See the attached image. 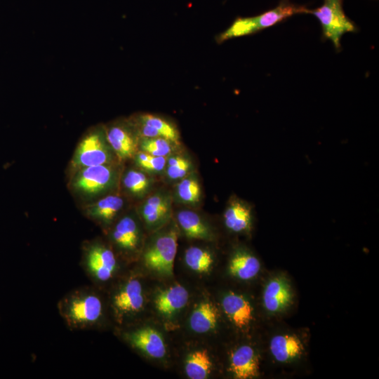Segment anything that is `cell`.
Returning <instances> with one entry per match:
<instances>
[{
	"label": "cell",
	"mask_w": 379,
	"mask_h": 379,
	"mask_svg": "<svg viewBox=\"0 0 379 379\" xmlns=\"http://www.w3.org/2000/svg\"><path fill=\"white\" fill-rule=\"evenodd\" d=\"M105 128H93L82 138L73 159V166L77 169L98 165L109 164L112 158Z\"/></svg>",
	"instance_id": "4"
},
{
	"label": "cell",
	"mask_w": 379,
	"mask_h": 379,
	"mask_svg": "<svg viewBox=\"0 0 379 379\" xmlns=\"http://www.w3.org/2000/svg\"><path fill=\"white\" fill-rule=\"evenodd\" d=\"M176 194L183 203H198L201 198V189L197 178L194 175H187L182 178L177 185Z\"/></svg>",
	"instance_id": "26"
},
{
	"label": "cell",
	"mask_w": 379,
	"mask_h": 379,
	"mask_svg": "<svg viewBox=\"0 0 379 379\" xmlns=\"http://www.w3.org/2000/svg\"><path fill=\"white\" fill-rule=\"evenodd\" d=\"M223 218L229 230L236 233L247 232L252 225L251 206L246 201L234 197L227 205Z\"/></svg>",
	"instance_id": "11"
},
{
	"label": "cell",
	"mask_w": 379,
	"mask_h": 379,
	"mask_svg": "<svg viewBox=\"0 0 379 379\" xmlns=\"http://www.w3.org/2000/svg\"><path fill=\"white\" fill-rule=\"evenodd\" d=\"M230 371L237 379H250L258 376L259 361L252 347L242 345L232 354Z\"/></svg>",
	"instance_id": "13"
},
{
	"label": "cell",
	"mask_w": 379,
	"mask_h": 379,
	"mask_svg": "<svg viewBox=\"0 0 379 379\" xmlns=\"http://www.w3.org/2000/svg\"><path fill=\"white\" fill-rule=\"evenodd\" d=\"M124 206V200L117 195H109L102 198L87 211L92 218L102 222H111L119 213Z\"/></svg>",
	"instance_id": "22"
},
{
	"label": "cell",
	"mask_w": 379,
	"mask_h": 379,
	"mask_svg": "<svg viewBox=\"0 0 379 379\" xmlns=\"http://www.w3.org/2000/svg\"><path fill=\"white\" fill-rule=\"evenodd\" d=\"M260 263L258 259L246 251H238L232 257L229 270L230 274L242 280H249L259 272Z\"/></svg>",
	"instance_id": "19"
},
{
	"label": "cell",
	"mask_w": 379,
	"mask_h": 379,
	"mask_svg": "<svg viewBox=\"0 0 379 379\" xmlns=\"http://www.w3.org/2000/svg\"><path fill=\"white\" fill-rule=\"evenodd\" d=\"M171 208L170 199L166 195L154 194L146 199L140 208L145 222L149 226L158 225L168 215Z\"/></svg>",
	"instance_id": "18"
},
{
	"label": "cell",
	"mask_w": 379,
	"mask_h": 379,
	"mask_svg": "<svg viewBox=\"0 0 379 379\" xmlns=\"http://www.w3.org/2000/svg\"><path fill=\"white\" fill-rule=\"evenodd\" d=\"M290 286L282 277L270 279L264 289L262 300L265 308L271 313L280 312L291 302Z\"/></svg>",
	"instance_id": "12"
},
{
	"label": "cell",
	"mask_w": 379,
	"mask_h": 379,
	"mask_svg": "<svg viewBox=\"0 0 379 379\" xmlns=\"http://www.w3.org/2000/svg\"><path fill=\"white\" fill-rule=\"evenodd\" d=\"M185 261L191 270L199 273H206L212 267L213 258L208 251L192 246L187 249Z\"/></svg>",
	"instance_id": "25"
},
{
	"label": "cell",
	"mask_w": 379,
	"mask_h": 379,
	"mask_svg": "<svg viewBox=\"0 0 379 379\" xmlns=\"http://www.w3.org/2000/svg\"><path fill=\"white\" fill-rule=\"evenodd\" d=\"M218 317V310L212 302H201L190 316V328L198 333H207L215 328Z\"/></svg>",
	"instance_id": "20"
},
{
	"label": "cell",
	"mask_w": 379,
	"mask_h": 379,
	"mask_svg": "<svg viewBox=\"0 0 379 379\" xmlns=\"http://www.w3.org/2000/svg\"><path fill=\"white\" fill-rule=\"evenodd\" d=\"M212 362L207 350L191 353L185 362V372L191 379H205L211 371Z\"/></svg>",
	"instance_id": "23"
},
{
	"label": "cell",
	"mask_w": 379,
	"mask_h": 379,
	"mask_svg": "<svg viewBox=\"0 0 379 379\" xmlns=\"http://www.w3.org/2000/svg\"><path fill=\"white\" fill-rule=\"evenodd\" d=\"M124 185L131 194L137 196L144 194L150 187V180L142 172L131 169L124 177Z\"/></svg>",
	"instance_id": "27"
},
{
	"label": "cell",
	"mask_w": 379,
	"mask_h": 379,
	"mask_svg": "<svg viewBox=\"0 0 379 379\" xmlns=\"http://www.w3.org/2000/svg\"><path fill=\"white\" fill-rule=\"evenodd\" d=\"M270 352L279 362H287L298 357L303 351L300 340L293 335H277L270 344Z\"/></svg>",
	"instance_id": "16"
},
{
	"label": "cell",
	"mask_w": 379,
	"mask_h": 379,
	"mask_svg": "<svg viewBox=\"0 0 379 379\" xmlns=\"http://www.w3.org/2000/svg\"><path fill=\"white\" fill-rule=\"evenodd\" d=\"M189 298L188 291L180 284L160 291L155 298V306L163 315L171 316L185 306Z\"/></svg>",
	"instance_id": "15"
},
{
	"label": "cell",
	"mask_w": 379,
	"mask_h": 379,
	"mask_svg": "<svg viewBox=\"0 0 379 379\" xmlns=\"http://www.w3.org/2000/svg\"><path fill=\"white\" fill-rule=\"evenodd\" d=\"M126 340L133 347L155 359L166 354V345L161 334L156 330L145 327L124 333Z\"/></svg>",
	"instance_id": "10"
},
{
	"label": "cell",
	"mask_w": 379,
	"mask_h": 379,
	"mask_svg": "<svg viewBox=\"0 0 379 379\" xmlns=\"http://www.w3.org/2000/svg\"><path fill=\"white\" fill-rule=\"evenodd\" d=\"M138 166L142 168L152 172H160L165 169L168 157L152 156L143 151L138 152L135 155Z\"/></svg>",
	"instance_id": "30"
},
{
	"label": "cell",
	"mask_w": 379,
	"mask_h": 379,
	"mask_svg": "<svg viewBox=\"0 0 379 379\" xmlns=\"http://www.w3.org/2000/svg\"><path fill=\"white\" fill-rule=\"evenodd\" d=\"M58 312L71 330H88L98 327L105 316L102 296L93 287L75 288L58 303Z\"/></svg>",
	"instance_id": "1"
},
{
	"label": "cell",
	"mask_w": 379,
	"mask_h": 379,
	"mask_svg": "<svg viewBox=\"0 0 379 379\" xmlns=\"http://www.w3.org/2000/svg\"><path fill=\"white\" fill-rule=\"evenodd\" d=\"M112 237L121 249L126 251L135 250L139 243V228L135 220L131 216H125L115 225Z\"/></svg>",
	"instance_id": "17"
},
{
	"label": "cell",
	"mask_w": 379,
	"mask_h": 379,
	"mask_svg": "<svg viewBox=\"0 0 379 379\" xmlns=\"http://www.w3.org/2000/svg\"><path fill=\"white\" fill-rule=\"evenodd\" d=\"M177 220L187 237L197 239H209L211 233L201 217L190 210H182L177 214Z\"/></svg>",
	"instance_id": "21"
},
{
	"label": "cell",
	"mask_w": 379,
	"mask_h": 379,
	"mask_svg": "<svg viewBox=\"0 0 379 379\" xmlns=\"http://www.w3.org/2000/svg\"><path fill=\"white\" fill-rule=\"evenodd\" d=\"M343 0H323L320 7L309 10L319 20L324 39L330 40L336 51L341 49V38L345 33L355 32L356 25L345 13Z\"/></svg>",
	"instance_id": "3"
},
{
	"label": "cell",
	"mask_w": 379,
	"mask_h": 379,
	"mask_svg": "<svg viewBox=\"0 0 379 379\" xmlns=\"http://www.w3.org/2000/svg\"><path fill=\"white\" fill-rule=\"evenodd\" d=\"M173 143L161 137L142 138L140 146L142 151L152 156L168 157L173 150Z\"/></svg>",
	"instance_id": "28"
},
{
	"label": "cell",
	"mask_w": 379,
	"mask_h": 379,
	"mask_svg": "<svg viewBox=\"0 0 379 379\" xmlns=\"http://www.w3.org/2000/svg\"><path fill=\"white\" fill-rule=\"evenodd\" d=\"M81 264L88 277L98 284L109 281L118 270V262L114 252L99 242H93L85 246Z\"/></svg>",
	"instance_id": "5"
},
{
	"label": "cell",
	"mask_w": 379,
	"mask_h": 379,
	"mask_svg": "<svg viewBox=\"0 0 379 379\" xmlns=\"http://www.w3.org/2000/svg\"><path fill=\"white\" fill-rule=\"evenodd\" d=\"M135 123L144 124L153 128L161 138H164L175 145L180 140L179 133L176 128L166 120L150 114L139 115Z\"/></svg>",
	"instance_id": "24"
},
{
	"label": "cell",
	"mask_w": 379,
	"mask_h": 379,
	"mask_svg": "<svg viewBox=\"0 0 379 379\" xmlns=\"http://www.w3.org/2000/svg\"><path fill=\"white\" fill-rule=\"evenodd\" d=\"M222 306L226 315L238 328L248 326L253 319V307L241 295L227 293L222 300Z\"/></svg>",
	"instance_id": "14"
},
{
	"label": "cell",
	"mask_w": 379,
	"mask_h": 379,
	"mask_svg": "<svg viewBox=\"0 0 379 379\" xmlns=\"http://www.w3.org/2000/svg\"><path fill=\"white\" fill-rule=\"evenodd\" d=\"M144 301L140 281L131 277L114 291L111 305L116 317L121 321L123 319L140 312L143 307Z\"/></svg>",
	"instance_id": "8"
},
{
	"label": "cell",
	"mask_w": 379,
	"mask_h": 379,
	"mask_svg": "<svg viewBox=\"0 0 379 379\" xmlns=\"http://www.w3.org/2000/svg\"><path fill=\"white\" fill-rule=\"evenodd\" d=\"M178 234L171 230L159 237L143 255L145 265L164 276H171L178 247Z\"/></svg>",
	"instance_id": "6"
},
{
	"label": "cell",
	"mask_w": 379,
	"mask_h": 379,
	"mask_svg": "<svg viewBox=\"0 0 379 379\" xmlns=\"http://www.w3.org/2000/svg\"><path fill=\"white\" fill-rule=\"evenodd\" d=\"M104 128L109 145L120 160L135 155L138 140L132 124L117 122Z\"/></svg>",
	"instance_id": "9"
},
{
	"label": "cell",
	"mask_w": 379,
	"mask_h": 379,
	"mask_svg": "<svg viewBox=\"0 0 379 379\" xmlns=\"http://www.w3.org/2000/svg\"><path fill=\"white\" fill-rule=\"evenodd\" d=\"M191 166L190 161L184 157L170 156L167 158L166 173L171 180H181L188 175Z\"/></svg>",
	"instance_id": "29"
},
{
	"label": "cell",
	"mask_w": 379,
	"mask_h": 379,
	"mask_svg": "<svg viewBox=\"0 0 379 379\" xmlns=\"http://www.w3.org/2000/svg\"><path fill=\"white\" fill-rule=\"evenodd\" d=\"M115 178L116 173L109 164L92 166L78 169L72 184L77 192L95 195L110 188Z\"/></svg>",
	"instance_id": "7"
},
{
	"label": "cell",
	"mask_w": 379,
	"mask_h": 379,
	"mask_svg": "<svg viewBox=\"0 0 379 379\" xmlns=\"http://www.w3.org/2000/svg\"><path fill=\"white\" fill-rule=\"evenodd\" d=\"M304 6L292 3L290 0H280L272 9L253 17L237 18L232 24L218 36V42L244 36L271 27L287 18L298 14L308 13Z\"/></svg>",
	"instance_id": "2"
}]
</instances>
